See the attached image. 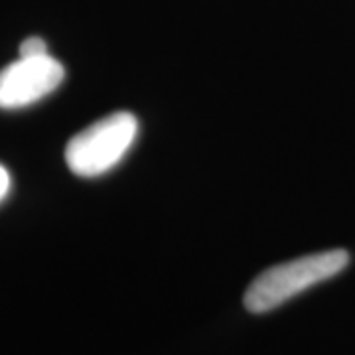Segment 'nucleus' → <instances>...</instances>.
Listing matches in <instances>:
<instances>
[{
  "instance_id": "2",
  "label": "nucleus",
  "mask_w": 355,
  "mask_h": 355,
  "mask_svg": "<svg viewBox=\"0 0 355 355\" xmlns=\"http://www.w3.org/2000/svg\"><path fill=\"white\" fill-rule=\"evenodd\" d=\"M137 132L139 121L132 113L107 114L67 142L65 162L76 176H103L125 158Z\"/></svg>"
},
{
  "instance_id": "4",
  "label": "nucleus",
  "mask_w": 355,
  "mask_h": 355,
  "mask_svg": "<svg viewBox=\"0 0 355 355\" xmlns=\"http://www.w3.org/2000/svg\"><path fill=\"white\" fill-rule=\"evenodd\" d=\"M48 55V44L38 36H30L20 44V58H40Z\"/></svg>"
},
{
  "instance_id": "3",
  "label": "nucleus",
  "mask_w": 355,
  "mask_h": 355,
  "mask_svg": "<svg viewBox=\"0 0 355 355\" xmlns=\"http://www.w3.org/2000/svg\"><path fill=\"white\" fill-rule=\"evenodd\" d=\"M65 67L55 58H18L0 69V109L14 111L38 103L62 85Z\"/></svg>"
},
{
  "instance_id": "5",
  "label": "nucleus",
  "mask_w": 355,
  "mask_h": 355,
  "mask_svg": "<svg viewBox=\"0 0 355 355\" xmlns=\"http://www.w3.org/2000/svg\"><path fill=\"white\" fill-rule=\"evenodd\" d=\"M10 186H12V182H10V174H8V170H6L4 166L0 164V202L8 196Z\"/></svg>"
},
{
  "instance_id": "1",
  "label": "nucleus",
  "mask_w": 355,
  "mask_h": 355,
  "mask_svg": "<svg viewBox=\"0 0 355 355\" xmlns=\"http://www.w3.org/2000/svg\"><path fill=\"white\" fill-rule=\"evenodd\" d=\"M347 265L349 253L331 249L270 266L249 284L243 298L245 308L253 314L270 312L320 282L334 279Z\"/></svg>"
}]
</instances>
